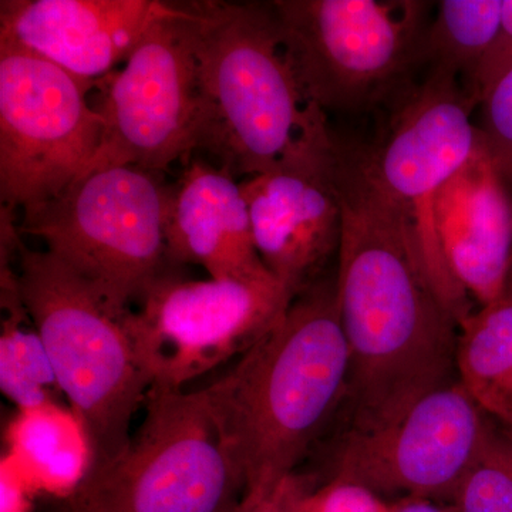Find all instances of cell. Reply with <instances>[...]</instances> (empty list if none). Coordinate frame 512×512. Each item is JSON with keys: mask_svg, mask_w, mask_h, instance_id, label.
Returning <instances> with one entry per match:
<instances>
[{"mask_svg": "<svg viewBox=\"0 0 512 512\" xmlns=\"http://www.w3.org/2000/svg\"><path fill=\"white\" fill-rule=\"evenodd\" d=\"M450 512H512V446L494 430L461 478Z\"/></svg>", "mask_w": 512, "mask_h": 512, "instance_id": "obj_21", "label": "cell"}, {"mask_svg": "<svg viewBox=\"0 0 512 512\" xmlns=\"http://www.w3.org/2000/svg\"><path fill=\"white\" fill-rule=\"evenodd\" d=\"M295 295L274 275L184 281L165 272L128 311L126 328L151 387L184 390L242 356L278 325Z\"/></svg>", "mask_w": 512, "mask_h": 512, "instance_id": "obj_9", "label": "cell"}, {"mask_svg": "<svg viewBox=\"0 0 512 512\" xmlns=\"http://www.w3.org/2000/svg\"><path fill=\"white\" fill-rule=\"evenodd\" d=\"M168 9L157 0H2L0 43L94 84L126 63Z\"/></svg>", "mask_w": 512, "mask_h": 512, "instance_id": "obj_13", "label": "cell"}, {"mask_svg": "<svg viewBox=\"0 0 512 512\" xmlns=\"http://www.w3.org/2000/svg\"><path fill=\"white\" fill-rule=\"evenodd\" d=\"M504 291L512 293V264L510 268V274H508L507 284H505Z\"/></svg>", "mask_w": 512, "mask_h": 512, "instance_id": "obj_26", "label": "cell"}, {"mask_svg": "<svg viewBox=\"0 0 512 512\" xmlns=\"http://www.w3.org/2000/svg\"><path fill=\"white\" fill-rule=\"evenodd\" d=\"M204 101L201 150L232 175L332 173L340 148L286 56L271 3H181Z\"/></svg>", "mask_w": 512, "mask_h": 512, "instance_id": "obj_3", "label": "cell"}, {"mask_svg": "<svg viewBox=\"0 0 512 512\" xmlns=\"http://www.w3.org/2000/svg\"><path fill=\"white\" fill-rule=\"evenodd\" d=\"M144 407L119 456L86 471L55 512H237L244 477L204 390L151 387Z\"/></svg>", "mask_w": 512, "mask_h": 512, "instance_id": "obj_5", "label": "cell"}, {"mask_svg": "<svg viewBox=\"0 0 512 512\" xmlns=\"http://www.w3.org/2000/svg\"><path fill=\"white\" fill-rule=\"evenodd\" d=\"M3 319L0 336V387L20 412L52 406L53 390H60L55 369L36 329H23L25 305L19 292L2 293Z\"/></svg>", "mask_w": 512, "mask_h": 512, "instance_id": "obj_19", "label": "cell"}, {"mask_svg": "<svg viewBox=\"0 0 512 512\" xmlns=\"http://www.w3.org/2000/svg\"><path fill=\"white\" fill-rule=\"evenodd\" d=\"M490 424L458 380L424 394L396 419L340 434L335 487L450 504L483 448Z\"/></svg>", "mask_w": 512, "mask_h": 512, "instance_id": "obj_12", "label": "cell"}, {"mask_svg": "<svg viewBox=\"0 0 512 512\" xmlns=\"http://www.w3.org/2000/svg\"><path fill=\"white\" fill-rule=\"evenodd\" d=\"M286 56L323 111H365L406 92L423 62L429 3L416 0H276Z\"/></svg>", "mask_w": 512, "mask_h": 512, "instance_id": "obj_7", "label": "cell"}, {"mask_svg": "<svg viewBox=\"0 0 512 512\" xmlns=\"http://www.w3.org/2000/svg\"><path fill=\"white\" fill-rule=\"evenodd\" d=\"M512 69V0H503L500 28L493 45L485 53L483 62L478 66L476 76L471 82L468 94L474 103L480 104L488 90L505 73Z\"/></svg>", "mask_w": 512, "mask_h": 512, "instance_id": "obj_23", "label": "cell"}, {"mask_svg": "<svg viewBox=\"0 0 512 512\" xmlns=\"http://www.w3.org/2000/svg\"><path fill=\"white\" fill-rule=\"evenodd\" d=\"M349 373L336 284L316 282L237 365L202 389L244 477V497L293 476L345 402Z\"/></svg>", "mask_w": 512, "mask_h": 512, "instance_id": "obj_2", "label": "cell"}, {"mask_svg": "<svg viewBox=\"0 0 512 512\" xmlns=\"http://www.w3.org/2000/svg\"><path fill=\"white\" fill-rule=\"evenodd\" d=\"M333 184L342 208L335 284L350 355L348 429H367L456 382L458 323L365 153L340 150Z\"/></svg>", "mask_w": 512, "mask_h": 512, "instance_id": "obj_1", "label": "cell"}, {"mask_svg": "<svg viewBox=\"0 0 512 512\" xmlns=\"http://www.w3.org/2000/svg\"><path fill=\"white\" fill-rule=\"evenodd\" d=\"M165 237L171 264L200 265L211 279L272 275L256 252L241 183L200 158L187 163L171 188Z\"/></svg>", "mask_w": 512, "mask_h": 512, "instance_id": "obj_16", "label": "cell"}, {"mask_svg": "<svg viewBox=\"0 0 512 512\" xmlns=\"http://www.w3.org/2000/svg\"><path fill=\"white\" fill-rule=\"evenodd\" d=\"M480 140L507 188H512V69L481 100Z\"/></svg>", "mask_w": 512, "mask_h": 512, "instance_id": "obj_22", "label": "cell"}, {"mask_svg": "<svg viewBox=\"0 0 512 512\" xmlns=\"http://www.w3.org/2000/svg\"><path fill=\"white\" fill-rule=\"evenodd\" d=\"M94 86L100 89L94 109L103 120V136L86 173L130 165L163 174L200 150L204 101L181 3H170L123 69Z\"/></svg>", "mask_w": 512, "mask_h": 512, "instance_id": "obj_11", "label": "cell"}, {"mask_svg": "<svg viewBox=\"0 0 512 512\" xmlns=\"http://www.w3.org/2000/svg\"><path fill=\"white\" fill-rule=\"evenodd\" d=\"M52 406L22 412L13 439L23 457L53 483L66 484L69 491L86 473L89 453L84 440L73 439V430L66 429Z\"/></svg>", "mask_w": 512, "mask_h": 512, "instance_id": "obj_20", "label": "cell"}, {"mask_svg": "<svg viewBox=\"0 0 512 512\" xmlns=\"http://www.w3.org/2000/svg\"><path fill=\"white\" fill-rule=\"evenodd\" d=\"M505 437H507L508 441H510L512 446V429L505 430Z\"/></svg>", "mask_w": 512, "mask_h": 512, "instance_id": "obj_27", "label": "cell"}, {"mask_svg": "<svg viewBox=\"0 0 512 512\" xmlns=\"http://www.w3.org/2000/svg\"><path fill=\"white\" fill-rule=\"evenodd\" d=\"M93 83L0 43V198L23 211L56 200L99 151L103 120Z\"/></svg>", "mask_w": 512, "mask_h": 512, "instance_id": "obj_10", "label": "cell"}, {"mask_svg": "<svg viewBox=\"0 0 512 512\" xmlns=\"http://www.w3.org/2000/svg\"><path fill=\"white\" fill-rule=\"evenodd\" d=\"M15 255L20 298L86 443V471L106 466L127 446L150 390L126 328L128 311L111 308L46 249L18 241Z\"/></svg>", "mask_w": 512, "mask_h": 512, "instance_id": "obj_4", "label": "cell"}, {"mask_svg": "<svg viewBox=\"0 0 512 512\" xmlns=\"http://www.w3.org/2000/svg\"><path fill=\"white\" fill-rule=\"evenodd\" d=\"M456 370L477 406L512 429V293L504 291L460 323Z\"/></svg>", "mask_w": 512, "mask_h": 512, "instance_id": "obj_17", "label": "cell"}, {"mask_svg": "<svg viewBox=\"0 0 512 512\" xmlns=\"http://www.w3.org/2000/svg\"><path fill=\"white\" fill-rule=\"evenodd\" d=\"M333 175L282 168L241 183L256 252L295 298L318 282L339 251L342 208Z\"/></svg>", "mask_w": 512, "mask_h": 512, "instance_id": "obj_14", "label": "cell"}, {"mask_svg": "<svg viewBox=\"0 0 512 512\" xmlns=\"http://www.w3.org/2000/svg\"><path fill=\"white\" fill-rule=\"evenodd\" d=\"M444 258L468 298L503 295L512 264V201L483 143L441 188L434 207Z\"/></svg>", "mask_w": 512, "mask_h": 512, "instance_id": "obj_15", "label": "cell"}, {"mask_svg": "<svg viewBox=\"0 0 512 512\" xmlns=\"http://www.w3.org/2000/svg\"><path fill=\"white\" fill-rule=\"evenodd\" d=\"M503 0H443L431 15L423 62L454 74L470 89L485 53L500 28ZM470 96V94H468Z\"/></svg>", "mask_w": 512, "mask_h": 512, "instance_id": "obj_18", "label": "cell"}, {"mask_svg": "<svg viewBox=\"0 0 512 512\" xmlns=\"http://www.w3.org/2000/svg\"><path fill=\"white\" fill-rule=\"evenodd\" d=\"M400 97L382 141L365 153L367 167L406 225L431 286L460 326L473 305L448 269L434 207L441 188L480 144L471 121L476 103L457 76L441 69H430Z\"/></svg>", "mask_w": 512, "mask_h": 512, "instance_id": "obj_8", "label": "cell"}, {"mask_svg": "<svg viewBox=\"0 0 512 512\" xmlns=\"http://www.w3.org/2000/svg\"><path fill=\"white\" fill-rule=\"evenodd\" d=\"M301 495L302 484L292 476L275 490L242 498L237 512H299Z\"/></svg>", "mask_w": 512, "mask_h": 512, "instance_id": "obj_24", "label": "cell"}, {"mask_svg": "<svg viewBox=\"0 0 512 512\" xmlns=\"http://www.w3.org/2000/svg\"><path fill=\"white\" fill-rule=\"evenodd\" d=\"M392 512H450V508H441L434 501L406 500V503H403Z\"/></svg>", "mask_w": 512, "mask_h": 512, "instance_id": "obj_25", "label": "cell"}, {"mask_svg": "<svg viewBox=\"0 0 512 512\" xmlns=\"http://www.w3.org/2000/svg\"><path fill=\"white\" fill-rule=\"evenodd\" d=\"M160 175L130 165L89 171L56 200L23 211L19 232L42 239L111 308L130 311L171 264V187Z\"/></svg>", "mask_w": 512, "mask_h": 512, "instance_id": "obj_6", "label": "cell"}]
</instances>
